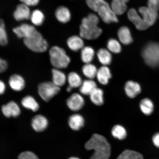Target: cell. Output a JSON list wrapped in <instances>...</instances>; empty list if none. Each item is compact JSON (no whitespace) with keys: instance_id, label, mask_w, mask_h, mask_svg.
Masks as SVG:
<instances>
[{"instance_id":"cell-44","label":"cell","mask_w":159,"mask_h":159,"mask_svg":"<svg viewBox=\"0 0 159 159\" xmlns=\"http://www.w3.org/2000/svg\"><path fill=\"white\" fill-rule=\"evenodd\" d=\"M119 1H122L124 2L127 3L129 1V0H119Z\"/></svg>"},{"instance_id":"cell-20","label":"cell","mask_w":159,"mask_h":159,"mask_svg":"<svg viewBox=\"0 0 159 159\" xmlns=\"http://www.w3.org/2000/svg\"><path fill=\"white\" fill-rule=\"evenodd\" d=\"M52 82L59 87H62L66 83L67 78L61 69L53 68L52 70Z\"/></svg>"},{"instance_id":"cell-23","label":"cell","mask_w":159,"mask_h":159,"mask_svg":"<svg viewBox=\"0 0 159 159\" xmlns=\"http://www.w3.org/2000/svg\"><path fill=\"white\" fill-rule=\"evenodd\" d=\"M97 87L95 81L93 79H88L83 81L82 84L79 87V91L81 94L89 95Z\"/></svg>"},{"instance_id":"cell-14","label":"cell","mask_w":159,"mask_h":159,"mask_svg":"<svg viewBox=\"0 0 159 159\" xmlns=\"http://www.w3.org/2000/svg\"><path fill=\"white\" fill-rule=\"evenodd\" d=\"M31 13L28 6L23 3L17 6L13 13L14 17L17 21L30 19Z\"/></svg>"},{"instance_id":"cell-17","label":"cell","mask_w":159,"mask_h":159,"mask_svg":"<svg viewBox=\"0 0 159 159\" xmlns=\"http://www.w3.org/2000/svg\"><path fill=\"white\" fill-rule=\"evenodd\" d=\"M112 77L110 70L106 66H103L98 69L96 77L101 84L103 85H107Z\"/></svg>"},{"instance_id":"cell-6","label":"cell","mask_w":159,"mask_h":159,"mask_svg":"<svg viewBox=\"0 0 159 159\" xmlns=\"http://www.w3.org/2000/svg\"><path fill=\"white\" fill-rule=\"evenodd\" d=\"M142 55L145 63L148 66L156 67L159 64V43L150 42L143 48Z\"/></svg>"},{"instance_id":"cell-35","label":"cell","mask_w":159,"mask_h":159,"mask_svg":"<svg viewBox=\"0 0 159 159\" xmlns=\"http://www.w3.org/2000/svg\"><path fill=\"white\" fill-rule=\"evenodd\" d=\"M107 48L111 53H119L122 51V47L120 43L114 39L109 40L107 43Z\"/></svg>"},{"instance_id":"cell-7","label":"cell","mask_w":159,"mask_h":159,"mask_svg":"<svg viewBox=\"0 0 159 159\" xmlns=\"http://www.w3.org/2000/svg\"><path fill=\"white\" fill-rule=\"evenodd\" d=\"M61 91V87L57 86L52 81L40 83L38 86V93L41 98L48 102Z\"/></svg>"},{"instance_id":"cell-25","label":"cell","mask_w":159,"mask_h":159,"mask_svg":"<svg viewBox=\"0 0 159 159\" xmlns=\"http://www.w3.org/2000/svg\"><path fill=\"white\" fill-rule=\"evenodd\" d=\"M21 104L26 109L36 112L39 109V105L35 98L31 95H27L22 98Z\"/></svg>"},{"instance_id":"cell-38","label":"cell","mask_w":159,"mask_h":159,"mask_svg":"<svg viewBox=\"0 0 159 159\" xmlns=\"http://www.w3.org/2000/svg\"><path fill=\"white\" fill-rule=\"evenodd\" d=\"M148 7L158 12L159 10V0H148Z\"/></svg>"},{"instance_id":"cell-3","label":"cell","mask_w":159,"mask_h":159,"mask_svg":"<svg viewBox=\"0 0 159 159\" xmlns=\"http://www.w3.org/2000/svg\"><path fill=\"white\" fill-rule=\"evenodd\" d=\"M86 2L89 8L98 13L99 16L105 23H117L118 21L117 16L105 0H86Z\"/></svg>"},{"instance_id":"cell-8","label":"cell","mask_w":159,"mask_h":159,"mask_svg":"<svg viewBox=\"0 0 159 159\" xmlns=\"http://www.w3.org/2000/svg\"><path fill=\"white\" fill-rule=\"evenodd\" d=\"M85 101L80 94L74 93L67 99L66 104L70 109L73 111L80 110L84 106Z\"/></svg>"},{"instance_id":"cell-10","label":"cell","mask_w":159,"mask_h":159,"mask_svg":"<svg viewBox=\"0 0 159 159\" xmlns=\"http://www.w3.org/2000/svg\"><path fill=\"white\" fill-rule=\"evenodd\" d=\"M139 12L145 22L149 27L154 25L158 17V13L149 9L148 7L139 8Z\"/></svg>"},{"instance_id":"cell-13","label":"cell","mask_w":159,"mask_h":159,"mask_svg":"<svg viewBox=\"0 0 159 159\" xmlns=\"http://www.w3.org/2000/svg\"><path fill=\"white\" fill-rule=\"evenodd\" d=\"M125 93L130 98H135L141 92V87L138 83L129 80L125 83L124 87Z\"/></svg>"},{"instance_id":"cell-24","label":"cell","mask_w":159,"mask_h":159,"mask_svg":"<svg viewBox=\"0 0 159 159\" xmlns=\"http://www.w3.org/2000/svg\"><path fill=\"white\" fill-rule=\"evenodd\" d=\"M97 56L99 62L103 66H107L112 62V55L108 49H99L97 52Z\"/></svg>"},{"instance_id":"cell-21","label":"cell","mask_w":159,"mask_h":159,"mask_svg":"<svg viewBox=\"0 0 159 159\" xmlns=\"http://www.w3.org/2000/svg\"><path fill=\"white\" fill-rule=\"evenodd\" d=\"M68 123L72 130H78L84 126V119L81 115L75 114L69 117Z\"/></svg>"},{"instance_id":"cell-32","label":"cell","mask_w":159,"mask_h":159,"mask_svg":"<svg viewBox=\"0 0 159 159\" xmlns=\"http://www.w3.org/2000/svg\"><path fill=\"white\" fill-rule=\"evenodd\" d=\"M111 133L114 138L120 140H124L127 136L126 129L120 125H115L113 127Z\"/></svg>"},{"instance_id":"cell-43","label":"cell","mask_w":159,"mask_h":159,"mask_svg":"<svg viewBox=\"0 0 159 159\" xmlns=\"http://www.w3.org/2000/svg\"><path fill=\"white\" fill-rule=\"evenodd\" d=\"M73 89V88H72V87H71V86H70V85H69V86L67 87L66 91L67 92H70L71 91H72Z\"/></svg>"},{"instance_id":"cell-26","label":"cell","mask_w":159,"mask_h":159,"mask_svg":"<svg viewBox=\"0 0 159 159\" xmlns=\"http://www.w3.org/2000/svg\"><path fill=\"white\" fill-rule=\"evenodd\" d=\"M95 51L92 47L86 46L83 48L81 50V59L83 62L87 63H91L94 59Z\"/></svg>"},{"instance_id":"cell-1","label":"cell","mask_w":159,"mask_h":159,"mask_svg":"<svg viewBox=\"0 0 159 159\" xmlns=\"http://www.w3.org/2000/svg\"><path fill=\"white\" fill-rule=\"evenodd\" d=\"M85 147L87 150L94 151L90 159H108L111 156L110 145L102 135L93 134L85 144Z\"/></svg>"},{"instance_id":"cell-15","label":"cell","mask_w":159,"mask_h":159,"mask_svg":"<svg viewBox=\"0 0 159 159\" xmlns=\"http://www.w3.org/2000/svg\"><path fill=\"white\" fill-rule=\"evenodd\" d=\"M9 84L13 90L17 92L23 90L25 86V79L18 74H14L10 77Z\"/></svg>"},{"instance_id":"cell-42","label":"cell","mask_w":159,"mask_h":159,"mask_svg":"<svg viewBox=\"0 0 159 159\" xmlns=\"http://www.w3.org/2000/svg\"><path fill=\"white\" fill-rule=\"evenodd\" d=\"M6 90V85L4 82L2 80L0 81V94H3Z\"/></svg>"},{"instance_id":"cell-5","label":"cell","mask_w":159,"mask_h":159,"mask_svg":"<svg viewBox=\"0 0 159 159\" xmlns=\"http://www.w3.org/2000/svg\"><path fill=\"white\" fill-rule=\"evenodd\" d=\"M23 41L26 46L34 52H45L48 47L47 41L36 30L30 36L24 39Z\"/></svg>"},{"instance_id":"cell-11","label":"cell","mask_w":159,"mask_h":159,"mask_svg":"<svg viewBox=\"0 0 159 159\" xmlns=\"http://www.w3.org/2000/svg\"><path fill=\"white\" fill-rule=\"evenodd\" d=\"M1 110L4 115L7 118L11 116L17 117L21 113L18 105L14 101H10L7 104L3 105Z\"/></svg>"},{"instance_id":"cell-28","label":"cell","mask_w":159,"mask_h":159,"mask_svg":"<svg viewBox=\"0 0 159 159\" xmlns=\"http://www.w3.org/2000/svg\"><path fill=\"white\" fill-rule=\"evenodd\" d=\"M140 108L141 111L144 115L148 116L153 112L154 105L151 99L145 98L140 101Z\"/></svg>"},{"instance_id":"cell-40","label":"cell","mask_w":159,"mask_h":159,"mask_svg":"<svg viewBox=\"0 0 159 159\" xmlns=\"http://www.w3.org/2000/svg\"><path fill=\"white\" fill-rule=\"evenodd\" d=\"M20 1L28 6H35L39 3V0H20Z\"/></svg>"},{"instance_id":"cell-29","label":"cell","mask_w":159,"mask_h":159,"mask_svg":"<svg viewBox=\"0 0 159 159\" xmlns=\"http://www.w3.org/2000/svg\"><path fill=\"white\" fill-rule=\"evenodd\" d=\"M126 3L119 0H112L111 7L115 15H120L126 11L127 6Z\"/></svg>"},{"instance_id":"cell-41","label":"cell","mask_w":159,"mask_h":159,"mask_svg":"<svg viewBox=\"0 0 159 159\" xmlns=\"http://www.w3.org/2000/svg\"><path fill=\"white\" fill-rule=\"evenodd\" d=\"M152 140L154 146L159 148V133H157L154 135Z\"/></svg>"},{"instance_id":"cell-9","label":"cell","mask_w":159,"mask_h":159,"mask_svg":"<svg viewBox=\"0 0 159 159\" xmlns=\"http://www.w3.org/2000/svg\"><path fill=\"white\" fill-rule=\"evenodd\" d=\"M128 19L134 24L139 30H144L149 27L145 22L141 16L138 14V11L134 8H131L128 11Z\"/></svg>"},{"instance_id":"cell-36","label":"cell","mask_w":159,"mask_h":159,"mask_svg":"<svg viewBox=\"0 0 159 159\" xmlns=\"http://www.w3.org/2000/svg\"><path fill=\"white\" fill-rule=\"evenodd\" d=\"M7 43V36L5 29V23L1 19L0 22V44L2 46H5Z\"/></svg>"},{"instance_id":"cell-12","label":"cell","mask_w":159,"mask_h":159,"mask_svg":"<svg viewBox=\"0 0 159 159\" xmlns=\"http://www.w3.org/2000/svg\"><path fill=\"white\" fill-rule=\"evenodd\" d=\"M35 30L33 26L24 23L15 28L13 30L19 38L24 39L30 36Z\"/></svg>"},{"instance_id":"cell-27","label":"cell","mask_w":159,"mask_h":159,"mask_svg":"<svg viewBox=\"0 0 159 159\" xmlns=\"http://www.w3.org/2000/svg\"><path fill=\"white\" fill-rule=\"evenodd\" d=\"M89 96L91 102L97 106H101L104 104V92L102 89L97 87Z\"/></svg>"},{"instance_id":"cell-30","label":"cell","mask_w":159,"mask_h":159,"mask_svg":"<svg viewBox=\"0 0 159 159\" xmlns=\"http://www.w3.org/2000/svg\"><path fill=\"white\" fill-rule=\"evenodd\" d=\"M97 71L96 66L91 63L85 64L82 68L83 75L89 79H93L96 77Z\"/></svg>"},{"instance_id":"cell-37","label":"cell","mask_w":159,"mask_h":159,"mask_svg":"<svg viewBox=\"0 0 159 159\" xmlns=\"http://www.w3.org/2000/svg\"><path fill=\"white\" fill-rule=\"evenodd\" d=\"M18 158L19 159H39L36 155L29 151L21 153L19 155Z\"/></svg>"},{"instance_id":"cell-22","label":"cell","mask_w":159,"mask_h":159,"mask_svg":"<svg viewBox=\"0 0 159 159\" xmlns=\"http://www.w3.org/2000/svg\"><path fill=\"white\" fill-rule=\"evenodd\" d=\"M57 19L61 23L68 22L71 19V13L69 9L64 6H61L57 8L55 12Z\"/></svg>"},{"instance_id":"cell-45","label":"cell","mask_w":159,"mask_h":159,"mask_svg":"<svg viewBox=\"0 0 159 159\" xmlns=\"http://www.w3.org/2000/svg\"><path fill=\"white\" fill-rule=\"evenodd\" d=\"M68 159H79L78 158L75 157H70Z\"/></svg>"},{"instance_id":"cell-31","label":"cell","mask_w":159,"mask_h":159,"mask_svg":"<svg viewBox=\"0 0 159 159\" xmlns=\"http://www.w3.org/2000/svg\"><path fill=\"white\" fill-rule=\"evenodd\" d=\"M67 80L69 85L73 89L80 87L83 81L80 75L75 72L69 73L67 77Z\"/></svg>"},{"instance_id":"cell-19","label":"cell","mask_w":159,"mask_h":159,"mask_svg":"<svg viewBox=\"0 0 159 159\" xmlns=\"http://www.w3.org/2000/svg\"><path fill=\"white\" fill-rule=\"evenodd\" d=\"M118 36L122 44L128 45L133 42V39L130 29L128 27L123 26L118 31Z\"/></svg>"},{"instance_id":"cell-33","label":"cell","mask_w":159,"mask_h":159,"mask_svg":"<svg viewBox=\"0 0 159 159\" xmlns=\"http://www.w3.org/2000/svg\"><path fill=\"white\" fill-rule=\"evenodd\" d=\"M117 159H144L140 153L136 151L126 150L118 157Z\"/></svg>"},{"instance_id":"cell-2","label":"cell","mask_w":159,"mask_h":159,"mask_svg":"<svg viewBox=\"0 0 159 159\" xmlns=\"http://www.w3.org/2000/svg\"><path fill=\"white\" fill-rule=\"evenodd\" d=\"M99 18L93 13L89 14L83 18L80 28V35L83 39L92 40L98 38L102 30L98 26Z\"/></svg>"},{"instance_id":"cell-18","label":"cell","mask_w":159,"mask_h":159,"mask_svg":"<svg viewBox=\"0 0 159 159\" xmlns=\"http://www.w3.org/2000/svg\"><path fill=\"white\" fill-rule=\"evenodd\" d=\"M82 38L77 35H73L67 39V45L71 51L77 52L84 47V43Z\"/></svg>"},{"instance_id":"cell-4","label":"cell","mask_w":159,"mask_h":159,"mask_svg":"<svg viewBox=\"0 0 159 159\" xmlns=\"http://www.w3.org/2000/svg\"><path fill=\"white\" fill-rule=\"evenodd\" d=\"M51 63L54 68L61 69L68 67L71 60L65 50L58 46H53L49 51Z\"/></svg>"},{"instance_id":"cell-34","label":"cell","mask_w":159,"mask_h":159,"mask_svg":"<svg viewBox=\"0 0 159 159\" xmlns=\"http://www.w3.org/2000/svg\"><path fill=\"white\" fill-rule=\"evenodd\" d=\"M31 21L35 25H41L44 20V16L42 12L39 10H35L31 13Z\"/></svg>"},{"instance_id":"cell-39","label":"cell","mask_w":159,"mask_h":159,"mask_svg":"<svg viewBox=\"0 0 159 159\" xmlns=\"http://www.w3.org/2000/svg\"><path fill=\"white\" fill-rule=\"evenodd\" d=\"M8 68V63L7 61L4 59H0V71L3 73L7 70Z\"/></svg>"},{"instance_id":"cell-16","label":"cell","mask_w":159,"mask_h":159,"mask_svg":"<svg viewBox=\"0 0 159 159\" xmlns=\"http://www.w3.org/2000/svg\"><path fill=\"white\" fill-rule=\"evenodd\" d=\"M31 125L33 129L36 132H42L47 128L48 121L43 115H37L33 118Z\"/></svg>"}]
</instances>
